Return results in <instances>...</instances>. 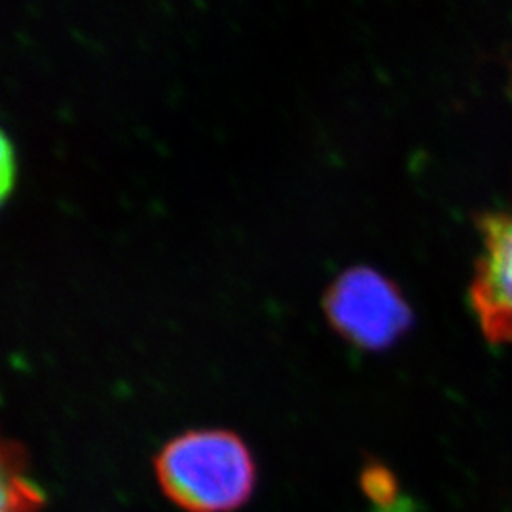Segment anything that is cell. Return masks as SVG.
<instances>
[{
    "instance_id": "obj_4",
    "label": "cell",
    "mask_w": 512,
    "mask_h": 512,
    "mask_svg": "<svg viewBox=\"0 0 512 512\" xmlns=\"http://www.w3.org/2000/svg\"><path fill=\"white\" fill-rule=\"evenodd\" d=\"M21 461H14V473L4 469V488H2V512H37L44 503L42 490L33 480L21 475Z\"/></svg>"
},
{
    "instance_id": "obj_1",
    "label": "cell",
    "mask_w": 512,
    "mask_h": 512,
    "mask_svg": "<svg viewBox=\"0 0 512 512\" xmlns=\"http://www.w3.org/2000/svg\"><path fill=\"white\" fill-rule=\"evenodd\" d=\"M165 497L184 512H234L255 492L249 446L226 429H194L165 442L154 459Z\"/></svg>"
},
{
    "instance_id": "obj_5",
    "label": "cell",
    "mask_w": 512,
    "mask_h": 512,
    "mask_svg": "<svg viewBox=\"0 0 512 512\" xmlns=\"http://www.w3.org/2000/svg\"><path fill=\"white\" fill-rule=\"evenodd\" d=\"M361 490L376 505V509H387L403 501L399 495L397 476L378 461H368L361 471Z\"/></svg>"
},
{
    "instance_id": "obj_6",
    "label": "cell",
    "mask_w": 512,
    "mask_h": 512,
    "mask_svg": "<svg viewBox=\"0 0 512 512\" xmlns=\"http://www.w3.org/2000/svg\"><path fill=\"white\" fill-rule=\"evenodd\" d=\"M16 181V156L10 139L2 137V200H8V194Z\"/></svg>"
},
{
    "instance_id": "obj_7",
    "label": "cell",
    "mask_w": 512,
    "mask_h": 512,
    "mask_svg": "<svg viewBox=\"0 0 512 512\" xmlns=\"http://www.w3.org/2000/svg\"><path fill=\"white\" fill-rule=\"evenodd\" d=\"M511 93H512V71H511Z\"/></svg>"
},
{
    "instance_id": "obj_3",
    "label": "cell",
    "mask_w": 512,
    "mask_h": 512,
    "mask_svg": "<svg viewBox=\"0 0 512 512\" xmlns=\"http://www.w3.org/2000/svg\"><path fill=\"white\" fill-rule=\"evenodd\" d=\"M482 249L471 281V308L484 338L494 346L512 344V211L478 219Z\"/></svg>"
},
{
    "instance_id": "obj_2",
    "label": "cell",
    "mask_w": 512,
    "mask_h": 512,
    "mask_svg": "<svg viewBox=\"0 0 512 512\" xmlns=\"http://www.w3.org/2000/svg\"><path fill=\"white\" fill-rule=\"evenodd\" d=\"M323 308L336 334L365 351L393 348L414 325L403 291L368 266L340 275L325 294Z\"/></svg>"
}]
</instances>
